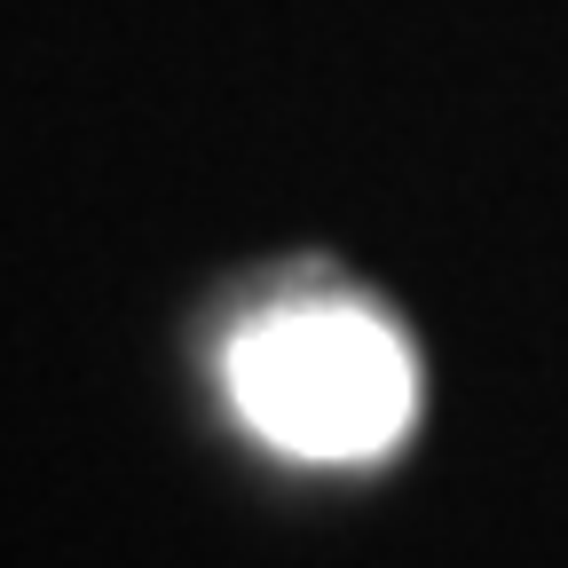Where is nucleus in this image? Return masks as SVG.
I'll list each match as a JSON object with an SVG mask.
<instances>
[{
    "label": "nucleus",
    "mask_w": 568,
    "mask_h": 568,
    "mask_svg": "<svg viewBox=\"0 0 568 568\" xmlns=\"http://www.w3.org/2000/svg\"><path fill=\"white\" fill-rule=\"evenodd\" d=\"M230 410L301 466H372L418 418L410 339L339 293L261 308L222 355Z\"/></svg>",
    "instance_id": "1"
}]
</instances>
